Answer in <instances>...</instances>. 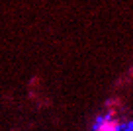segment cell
<instances>
[{"mask_svg": "<svg viewBox=\"0 0 133 131\" xmlns=\"http://www.w3.org/2000/svg\"><path fill=\"white\" fill-rule=\"evenodd\" d=\"M119 117L114 114H104L100 115L92 125V131H119Z\"/></svg>", "mask_w": 133, "mask_h": 131, "instance_id": "cell-1", "label": "cell"}, {"mask_svg": "<svg viewBox=\"0 0 133 131\" xmlns=\"http://www.w3.org/2000/svg\"><path fill=\"white\" fill-rule=\"evenodd\" d=\"M123 131H133V121H129V123H127V125H125V127H123Z\"/></svg>", "mask_w": 133, "mask_h": 131, "instance_id": "cell-2", "label": "cell"}]
</instances>
